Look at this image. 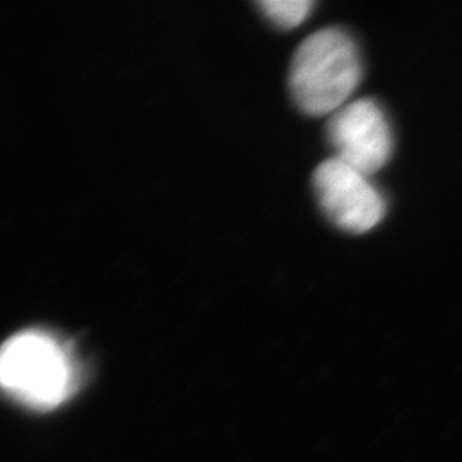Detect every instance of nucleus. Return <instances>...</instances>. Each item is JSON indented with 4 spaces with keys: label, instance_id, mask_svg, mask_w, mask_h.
<instances>
[{
    "label": "nucleus",
    "instance_id": "obj_1",
    "mask_svg": "<svg viewBox=\"0 0 462 462\" xmlns=\"http://www.w3.org/2000/svg\"><path fill=\"white\" fill-rule=\"evenodd\" d=\"M362 78L358 49L349 34L328 28L309 36L295 51L290 88L309 116L334 114L346 105Z\"/></svg>",
    "mask_w": 462,
    "mask_h": 462
},
{
    "label": "nucleus",
    "instance_id": "obj_2",
    "mask_svg": "<svg viewBox=\"0 0 462 462\" xmlns=\"http://www.w3.org/2000/svg\"><path fill=\"white\" fill-rule=\"evenodd\" d=\"M76 370L66 347L40 330H26L0 346V387L36 410H51L72 394Z\"/></svg>",
    "mask_w": 462,
    "mask_h": 462
},
{
    "label": "nucleus",
    "instance_id": "obj_3",
    "mask_svg": "<svg viewBox=\"0 0 462 462\" xmlns=\"http://www.w3.org/2000/svg\"><path fill=\"white\" fill-rule=\"evenodd\" d=\"M336 160L366 177L379 171L393 152V133L382 108L372 99H356L334 112L328 125Z\"/></svg>",
    "mask_w": 462,
    "mask_h": 462
},
{
    "label": "nucleus",
    "instance_id": "obj_4",
    "mask_svg": "<svg viewBox=\"0 0 462 462\" xmlns=\"http://www.w3.org/2000/svg\"><path fill=\"white\" fill-rule=\"evenodd\" d=\"M314 189L322 211L341 230L365 233L385 215V202L368 177L336 158L315 170Z\"/></svg>",
    "mask_w": 462,
    "mask_h": 462
},
{
    "label": "nucleus",
    "instance_id": "obj_5",
    "mask_svg": "<svg viewBox=\"0 0 462 462\" xmlns=\"http://www.w3.org/2000/svg\"><path fill=\"white\" fill-rule=\"evenodd\" d=\"M259 5L265 16L281 28H297L314 9L310 0H265Z\"/></svg>",
    "mask_w": 462,
    "mask_h": 462
}]
</instances>
